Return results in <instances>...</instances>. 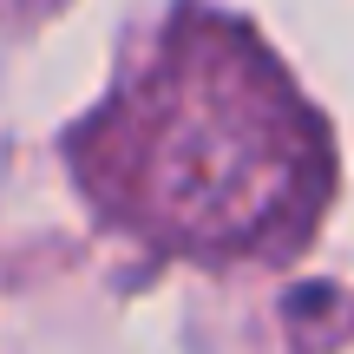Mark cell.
<instances>
[{
    "mask_svg": "<svg viewBox=\"0 0 354 354\" xmlns=\"http://www.w3.org/2000/svg\"><path fill=\"white\" fill-rule=\"evenodd\" d=\"M92 216L184 263H289L335 197V131L250 20L177 0L66 131Z\"/></svg>",
    "mask_w": 354,
    "mask_h": 354,
    "instance_id": "cell-1",
    "label": "cell"
}]
</instances>
